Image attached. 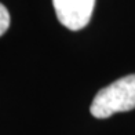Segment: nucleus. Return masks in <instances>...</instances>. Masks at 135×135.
Masks as SVG:
<instances>
[{
  "label": "nucleus",
  "instance_id": "nucleus-3",
  "mask_svg": "<svg viewBox=\"0 0 135 135\" xmlns=\"http://www.w3.org/2000/svg\"><path fill=\"white\" fill-rule=\"evenodd\" d=\"M8 26H10V14L7 8L0 3V36L6 33Z\"/></svg>",
  "mask_w": 135,
  "mask_h": 135
},
{
  "label": "nucleus",
  "instance_id": "nucleus-1",
  "mask_svg": "<svg viewBox=\"0 0 135 135\" xmlns=\"http://www.w3.org/2000/svg\"><path fill=\"white\" fill-rule=\"evenodd\" d=\"M135 109V75H128L102 88L90 106L97 119H106L114 113Z\"/></svg>",
  "mask_w": 135,
  "mask_h": 135
},
{
  "label": "nucleus",
  "instance_id": "nucleus-2",
  "mask_svg": "<svg viewBox=\"0 0 135 135\" xmlns=\"http://www.w3.org/2000/svg\"><path fill=\"white\" fill-rule=\"evenodd\" d=\"M59 22L70 30L83 29L91 20L95 0H52Z\"/></svg>",
  "mask_w": 135,
  "mask_h": 135
}]
</instances>
